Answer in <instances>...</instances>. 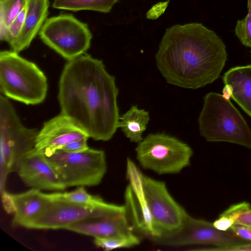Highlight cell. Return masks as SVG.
<instances>
[{
    "mask_svg": "<svg viewBox=\"0 0 251 251\" xmlns=\"http://www.w3.org/2000/svg\"><path fill=\"white\" fill-rule=\"evenodd\" d=\"M223 79V95L231 97L251 117V64L230 69Z\"/></svg>",
    "mask_w": 251,
    "mask_h": 251,
    "instance_id": "17",
    "label": "cell"
},
{
    "mask_svg": "<svg viewBox=\"0 0 251 251\" xmlns=\"http://www.w3.org/2000/svg\"><path fill=\"white\" fill-rule=\"evenodd\" d=\"M3 206L8 213L14 214L12 224L23 226L42 212L54 200V193H45L32 188L19 194L1 193Z\"/></svg>",
    "mask_w": 251,
    "mask_h": 251,
    "instance_id": "15",
    "label": "cell"
},
{
    "mask_svg": "<svg viewBox=\"0 0 251 251\" xmlns=\"http://www.w3.org/2000/svg\"><path fill=\"white\" fill-rule=\"evenodd\" d=\"M140 243V239L133 233L104 237H95L94 244L98 247L108 251L114 249L128 248Z\"/></svg>",
    "mask_w": 251,
    "mask_h": 251,
    "instance_id": "21",
    "label": "cell"
},
{
    "mask_svg": "<svg viewBox=\"0 0 251 251\" xmlns=\"http://www.w3.org/2000/svg\"><path fill=\"white\" fill-rule=\"evenodd\" d=\"M214 226L219 230L226 231L234 224V221L229 217L219 216V218L213 223Z\"/></svg>",
    "mask_w": 251,
    "mask_h": 251,
    "instance_id": "29",
    "label": "cell"
},
{
    "mask_svg": "<svg viewBox=\"0 0 251 251\" xmlns=\"http://www.w3.org/2000/svg\"><path fill=\"white\" fill-rule=\"evenodd\" d=\"M88 138H84L71 142L60 150L62 151L69 153H77L83 151L89 148L87 145Z\"/></svg>",
    "mask_w": 251,
    "mask_h": 251,
    "instance_id": "26",
    "label": "cell"
},
{
    "mask_svg": "<svg viewBox=\"0 0 251 251\" xmlns=\"http://www.w3.org/2000/svg\"><path fill=\"white\" fill-rule=\"evenodd\" d=\"M237 224L241 225L251 228V209L241 213L235 220Z\"/></svg>",
    "mask_w": 251,
    "mask_h": 251,
    "instance_id": "30",
    "label": "cell"
},
{
    "mask_svg": "<svg viewBox=\"0 0 251 251\" xmlns=\"http://www.w3.org/2000/svg\"><path fill=\"white\" fill-rule=\"evenodd\" d=\"M15 171L23 182L32 188L52 191L66 188L44 152L35 148L19 159Z\"/></svg>",
    "mask_w": 251,
    "mask_h": 251,
    "instance_id": "12",
    "label": "cell"
},
{
    "mask_svg": "<svg viewBox=\"0 0 251 251\" xmlns=\"http://www.w3.org/2000/svg\"><path fill=\"white\" fill-rule=\"evenodd\" d=\"M119 0H54L52 7L55 9L78 11L92 10L108 13Z\"/></svg>",
    "mask_w": 251,
    "mask_h": 251,
    "instance_id": "20",
    "label": "cell"
},
{
    "mask_svg": "<svg viewBox=\"0 0 251 251\" xmlns=\"http://www.w3.org/2000/svg\"><path fill=\"white\" fill-rule=\"evenodd\" d=\"M143 186L158 236L154 239L170 237L179 232L188 213L171 196L165 183L143 175Z\"/></svg>",
    "mask_w": 251,
    "mask_h": 251,
    "instance_id": "10",
    "label": "cell"
},
{
    "mask_svg": "<svg viewBox=\"0 0 251 251\" xmlns=\"http://www.w3.org/2000/svg\"><path fill=\"white\" fill-rule=\"evenodd\" d=\"M248 8L247 16L237 21L235 33L243 45L251 48V0H248Z\"/></svg>",
    "mask_w": 251,
    "mask_h": 251,
    "instance_id": "24",
    "label": "cell"
},
{
    "mask_svg": "<svg viewBox=\"0 0 251 251\" xmlns=\"http://www.w3.org/2000/svg\"><path fill=\"white\" fill-rule=\"evenodd\" d=\"M145 169L159 175L176 174L190 163L193 151L186 143L164 133L149 134L135 149Z\"/></svg>",
    "mask_w": 251,
    "mask_h": 251,
    "instance_id": "6",
    "label": "cell"
},
{
    "mask_svg": "<svg viewBox=\"0 0 251 251\" xmlns=\"http://www.w3.org/2000/svg\"><path fill=\"white\" fill-rule=\"evenodd\" d=\"M66 188L99 184L107 170L103 151L91 149L77 153L57 150L46 155Z\"/></svg>",
    "mask_w": 251,
    "mask_h": 251,
    "instance_id": "7",
    "label": "cell"
},
{
    "mask_svg": "<svg viewBox=\"0 0 251 251\" xmlns=\"http://www.w3.org/2000/svg\"><path fill=\"white\" fill-rule=\"evenodd\" d=\"M201 135L210 142H226L251 149V130L229 98L215 92L203 98L198 118Z\"/></svg>",
    "mask_w": 251,
    "mask_h": 251,
    "instance_id": "3",
    "label": "cell"
},
{
    "mask_svg": "<svg viewBox=\"0 0 251 251\" xmlns=\"http://www.w3.org/2000/svg\"><path fill=\"white\" fill-rule=\"evenodd\" d=\"M143 175L135 165L126 169L129 184L125 193V205L133 227L153 239L158 236L145 198Z\"/></svg>",
    "mask_w": 251,
    "mask_h": 251,
    "instance_id": "13",
    "label": "cell"
},
{
    "mask_svg": "<svg viewBox=\"0 0 251 251\" xmlns=\"http://www.w3.org/2000/svg\"><path fill=\"white\" fill-rule=\"evenodd\" d=\"M26 13V5L19 14L5 31L0 34L1 40L5 41L11 46L15 42L22 30Z\"/></svg>",
    "mask_w": 251,
    "mask_h": 251,
    "instance_id": "25",
    "label": "cell"
},
{
    "mask_svg": "<svg viewBox=\"0 0 251 251\" xmlns=\"http://www.w3.org/2000/svg\"><path fill=\"white\" fill-rule=\"evenodd\" d=\"M26 3L27 0H0V34L8 28Z\"/></svg>",
    "mask_w": 251,
    "mask_h": 251,
    "instance_id": "22",
    "label": "cell"
},
{
    "mask_svg": "<svg viewBox=\"0 0 251 251\" xmlns=\"http://www.w3.org/2000/svg\"><path fill=\"white\" fill-rule=\"evenodd\" d=\"M150 120L149 111L133 105L120 116L118 127L131 142L138 143L143 140L142 134Z\"/></svg>",
    "mask_w": 251,
    "mask_h": 251,
    "instance_id": "19",
    "label": "cell"
},
{
    "mask_svg": "<svg viewBox=\"0 0 251 251\" xmlns=\"http://www.w3.org/2000/svg\"><path fill=\"white\" fill-rule=\"evenodd\" d=\"M39 35L46 45L67 61L85 53L92 38L87 24L68 14L47 19Z\"/></svg>",
    "mask_w": 251,
    "mask_h": 251,
    "instance_id": "8",
    "label": "cell"
},
{
    "mask_svg": "<svg viewBox=\"0 0 251 251\" xmlns=\"http://www.w3.org/2000/svg\"><path fill=\"white\" fill-rule=\"evenodd\" d=\"M230 229L236 235L251 242V228L241 225L234 224Z\"/></svg>",
    "mask_w": 251,
    "mask_h": 251,
    "instance_id": "28",
    "label": "cell"
},
{
    "mask_svg": "<svg viewBox=\"0 0 251 251\" xmlns=\"http://www.w3.org/2000/svg\"><path fill=\"white\" fill-rule=\"evenodd\" d=\"M47 79L33 62L13 50L0 52V89L6 97L27 105L42 103L48 91Z\"/></svg>",
    "mask_w": 251,
    "mask_h": 251,
    "instance_id": "4",
    "label": "cell"
},
{
    "mask_svg": "<svg viewBox=\"0 0 251 251\" xmlns=\"http://www.w3.org/2000/svg\"><path fill=\"white\" fill-rule=\"evenodd\" d=\"M154 240L161 245L171 247L210 245L215 247L207 250L213 251H230L232 248L251 243L236 235L230 229L226 231L219 230L213 223L195 218L188 214L179 232L171 236Z\"/></svg>",
    "mask_w": 251,
    "mask_h": 251,
    "instance_id": "11",
    "label": "cell"
},
{
    "mask_svg": "<svg viewBox=\"0 0 251 251\" xmlns=\"http://www.w3.org/2000/svg\"><path fill=\"white\" fill-rule=\"evenodd\" d=\"M56 194L58 198L63 200L82 204L98 205L104 201L100 197L89 194L84 186H79L73 191L57 192Z\"/></svg>",
    "mask_w": 251,
    "mask_h": 251,
    "instance_id": "23",
    "label": "cell"
},
{
    "mask_svg": "<svg viewBox=\"0 0 251 251\" xmlns=\"http://www.w3.org/2000/svg\"><path fill=\"white\" fill-rule=\"evenodd\" d=\"M169 0L159 2L153 5L147 13L146 17L148 19L155 20L160 16L166 9Z\"/></svg>",
    "mask_w": 251,
    "mask_h": 251,
    "instance_id": "27",
    "label": "cell"
},
{
    "mask_svg": "<svg viewBox=\"0 0 251 251\" xmlns=\"http://www.w3.org/2000/svg\"><path fill=\"white\" fill-rule=\"evenodd\" d=\"M89 138L81 127L60 113L44 124L37 134L35 148L48 155L71 142Z\"/></svg>",
    "mask_w": 251,
    "mask_h": 251,
    "instance_id": "14",
    "label": "cell"
},
{
    "mask_svg": "<svg viewBox=\"0 0 251 251\" xmlns=\"http://www.w3.org/2000/svg\"><path fill=\"white\" fill-rule=\"evenodd\" d=\"M38 131L21 123L11 102L0 97V192L4 190L8 175L15 171L19 159L35 148Z\"/></svg>",
    "mask_w": 251,
    "mask_h": 251,
    "instance_id": "5",
    "label": "cell"
},
{
    "mask_svg": "<svg viewBox=\"0 0 251 251\" xmlns=\"http://www.w3.org/2000/svg\"><path fill=\"white\" fill-rule=\"evenodd\" d=\"M49 0H27L25 21L19 36L10 47L19 53L27 48L46 20Z\"/></svg>",
    "mask_w": 251,
    "mask_h": 251,
    "instance_id": "18",
    "label": "cell"
},
{
    "mask_svg": "<svg viewBox=\"0 0 251 251\" xmlns=\"http://www.w3.org/2000/svg\"><path fill=\"white\" fill-rule=\"evenodd\" d=\"M227 57L226 46L216 33L193 23L166 30L155 60L168 83L195 89L218 78Z\"/></svg>",
    "mask_w": 251,
    "mask_h": 251,
    "instance_id": "2",
    "label": "cell"
},
{
    "mask_svg": "<svg viewBox=\"0 0 251 251\" xmlns=\"http://www.w3.org/2000/svg\"><path fill=\"white\" fill-rule=\"evenodd\" d=\"M119 93L115 77L101 60L84 53L69 60L59 82L61 114L96 141L111 139L118 128Z\"/></svg>",
    "mask_w": 251,
    "mask_h": 251,
    "instance_id": "1",
    "label": "cell"
},
{
    "mask_svg": "<svg viewBox=\"0 0 251 251\" xmlns=\"http://www.w3.org/2000/svg\"><path fill=\"white\" fill-rule=\"evenodd\" d=\"M65 229L95 238L132 233L133 227L125 206L124 209L115 213L78 221L68 226Z\"/></svg>",
    "mask_w": 251,
    "mask_h": 251,
    "instance_id": "16",
    "label": "cell"
},
{
    "mask_svg": "<svg viewBox=\"0 0 251 251\" xmlns=\"http://www.w3.org/2000/svg\"><path fill=\"white\" fill-rule=\"evenodd\" d=\"M23 227L36 229H65L68 226L89 218L104 216L125 208V205L104 201L98 205L72 202L58 198Z\"/></svg>",
    "mask_w": 251,
    "mask_h": 251,
    "instance_id": "9",
    "label": "cell"
}]
</instances>
